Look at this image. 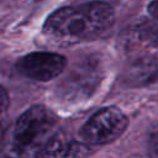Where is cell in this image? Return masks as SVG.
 Instances as JSON below:
<instances>
[{
  "instance_id": "cell-1",
  "label": "cell",
  "mask_w": 158,
  "mask_h": 158,
  "mask_svg": "<svg viewBox=\"0 0 158 158\" xmlns=\"http://www.w3.org/2000/svg\"><path fill=\"white\" fill-rule=\"evenodd\" d=\"M114 9L104 1L60 7L43 23V32L63 41H89L104 36L112 26Z\"/></svg>"
},
{
  "instance_id": "cell-2",
  "label": "cell",
  "mask_w": 158,
  "mask_h": 158,
  "mask_svg": "<svg viewBox=\"0 0 158 158\" xmlns=\"http://www.w3.org/2000/svg\"><path fill=\"white\" fill-rule=\"evenodd\" d=\"M56 122V116L46 106H31L15 123L12 151L20 156H41L48 141L54 136Z\"/></svg>"
},
{
  "instance_id": "cell-3",
  "label": "cell",
  "mask_w": 158,
  "mask_h": 158,
  "mask_svg": "<svg viewBox=\"0 0 158 158\" xmlns=\"http://www.w3.org/2000/svg\"><path fill=\"white\" fill-rule=\"evenodd\" d=\"M127 116L115 106L96 111L81 127L80 136L86 144L102 146L116 141L127 128Z\"/></svg>"
},
{
  "instance_id": "cell-4",
  "label": "cell",
  "mask_w": 158,
  "mask_h": 158,
  "mask_svg": "<svg viewBox=\"0 0 158 158\" xmlns=\"http://www.w3.org/2000/svg\"><path fill=\"white\" fill-rule=\"evenodd\" d=\"M65 57L52 52H32L16 63V69L25 77L40 81H48L58 77L65 68Z\"/></svg>"
},
{
  "instance_id": "cell-5",
  "label": "cell",
  "mask_w": 158,
  "mask_h": 158,
  "mask_svg": "<svg viewBox=\"0 0 158 158\" xmlns=\"http://www.w3.org/2000/svg\"><path fill=\"white\" fill-rule=\"evenodd\" d=\"M9 107H10V98L7 90L2 85H0V146L2 143L9 125Z\"/></svg>"
},
{
  "instance_id": "cell-6",
  "label": "cell",
  "mask_w": 158,
  "mask_h": 158,
  "mask_svg": "<svg viewBox=\"0 0 158 158\" xmlns=\"http://www.w3.org/2000/svg\"><path fill=\"white\" fill-rule=\"evenodd\" d=\"M141 38L148 44L158 48V26H149L141 31Z\"/></svg>"
},
{
  "instance_id": "cell-7",
  "label": "cell",
  "mask_w": 158,
  "mask_h": 158,
  "mask_svg": "<svg viewBox=\"0 0 158 158\" xmlns=\"http://www.w3.org/2000/svg\"><path fill=\"white\" fill-rule=\"evenodd\" d=\"M148 147H149V152L152 156L158 157V128L154 130L151 136H149V142H148Z\"/></svg>"
},
{
  "instance_id": "cell-8",
  "label": "cell",
  "mask_w": 158,
  "mask_h": 158,
  "mask_svg": "<svg viewBox=\"0 0 158 158\" xmlns=\"http://www.w3.org/2000/svg\"><path fill=\"white\" fill-rule=\"evenodd\" d=\"M148 14L153 17V19H157L158 20V0H152L149 4H148Z\"/></svg>"
}]
</instances>
